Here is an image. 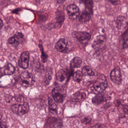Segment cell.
I'll return each instance as SVG.
<instances>
[{"mask_svg":"<svg viewBox=\"0 0 128 128\" xmlns=\"http://www.w3.org/2000/svg\"><path fill=\"white\" fill-rule=\"evenodd\" d=\"M107 86L108 81L106 77L104 75L102 74L95 81L93 86V90L94 93L98 94L103 92Z\"/></svg>","mask_w":128,"mask_h":128,"instance_id":"cell-1","label":"cell"},{"mask_svg":"<svg viewBox=\"0 0 128 128\" xmlns=\"http://www.w3.org/2000/svg\"><path fill=\"white\" fill-rule=\"evenodd\" d=\"M22 84L24 86H32L35 82V78L34 75L28 71L23 72L20 75Z\"/></svg>","mask_w":128,"mask_h":128,"instance_id":"cell-2","label":"cell"},{"mask_svg":"<svg viewBox=\"0 0 128 128\" xmlns=\"http://www.w3.org/2000/svg\"><path fill=\"white\" fill-rule=\"evenodd\" d=\"M72 36L82 44H86L90 39L91 36L86 32L74 31Z\"/></svg>","mask_w":128,"mask_h":128,"instance_id":"cell-3","label":"cell"},{"mask_svg":"<svg viewBox=\"0 0 128 128\" xmlns=\"http://www.w3.org/2000/svg\"><path fill=\"white\" fill-rule=\"evenodd\" d=\"M106 42V37L104 36L100 35L94 40L92 46L94 50L98 51L104 48Z\"/></svg>","mask_w":128,"mask_h":128,"instance_id":"cell-4","label":"cell"},{"mask_svg":"<svg viewBox=\"0 0 128 128\" xmlns=\"http://www.w3.org/2000/svg\"><path fill=\"white\" fill-rule=\"evenodd\" d=\"M110 78L112 81L117 85H120L122 83V78L120 70L116 68L112 70L110 73Z\"/></svg>","mask_w":128,"mask_h":128,"instance_id":"cell-5","label":"cell"},{"mask_svg":"<svg viewBox=\"0 0 128 128\" xmlns=\"http://www.w3.org/2000/svg\"><path fill=\"white\" fill-rule=\"evenodd\" d=\"M66 11L69 18L72 20H76L79 16V8L74 4H71L68 6Z\"/></svg>","mask_w":128,"mask_h":128,"instance_id":"cell-6","label":"cell"},{"mask_svg":"<svg viewBox=\"0 0 128 128\" xmlns=\"http://www.w3.org/2000/svg\"><path fill=\"white\" fill-rule=\"evenodd\" d=\"M30 53L28 52H24L21 54L18 62V65L20 67L24 69L28 68L30 61Z\"/></svg>","mask_w":128,"mask_h":128,"instance_id":"cell-7","label":"cell"},{"mask_svg":"<svg viewBox=\"0 0 128 128\" xmlns=\"http://www.w3.org/2000/svg\"><path fill=\"white\" fill-rule=\"evenodd\" d=\"M24 37V36L23 34L21 32L18 33L9 38L8 40V42L13 46L17 47L23 42Z\"/></svg>","mask_w":128,"mask_h":128,"instance_id":"cell-8","label":"cell"},{"mask_svg":"<svg viewBox=\"0 0 128 128\" xmlns=\"http://www.w3.org/2000/svg\"><path fill=\"white\" fill-rule=\"evenodd\" d=\"M65 14L63 11L60 10H57L56 12V23L54 28L59 29L61 27L65 20Z\"/></svg>","mask_w":128,"mask_h":128,"instance_id":"cell-9","label":"cell"},{"mask_svg":"<svg viewBox=\"0 0 128 128\" xmlns=\"http://www.w3.org/2000/svg\"><path fill=\"white\" fill-rule=\"evenodd\" d=\"M15 68L11 64H8L0 68L1 77L4 75H10L14 73Z\"/></svg>","mask_w":128,"mask_h":128,"instance_id":"cell-10","label":"cell"},{"mask_svg":"<svg viewBox=\"0 0 128 128\" xmlns=\"http://www.w3.org/2000/svg\"><path fill=\"white\" fill-rule=\"evenodd\" d=\"M108 96L105 95L102 92L98 94L92 98V102L95 105H99L108 100Z\"/></svg>","mask_w":128,"mask_h":128,"instance_id":"cell-11","label":"cell"},{"mask_svg":"<svg viewBox=\"0 0 128 128\" xmlns=\"http://www.w3.org/2000/svg\"><path fill=\"white\" fill-rule=\"evenodd\" d=\"M52 96L54 101L57 103H62L64 100V95L58 88H54L53 89Z\"/></svg>","mask_w":128,"mask_h":128,"instance_id":"cell-12","label":"cell"},{"mask_svg":"<svg viewBox=\"0 0 128 128\" xmlns=\"http://www.w3.org/2000/svg\"><path fill=\"white\" fill-rule=\"evenodd\" d=\"M55 48L59 52H63L67 48V43L64 38H60L58 40L55 45Z\"/></svg>","mask_w":128,"mask_h":128,"instance_id":"cell-13","label":"cell"},{"mask_svg":"<svg viewBox=\"0 0 128 128\" xmlns=\"http://www.w3.org/2000/svg\"><path fill=\"white\" fill-rule=\"evenodd\" d=\"M30 110V106L28 102H24L23 104H18L17 114L21 116L28 113Z\"/></svg>","mask_w":128,"mask_h":128,"instance_id":"cell-14","label":"cell"},{"mask_svg":"<svg viewBox=\"0 0 128 128\" xmlns=\"http://www.w3.org/2000/svg\"><path fill=\"white\" fill-rule=\"evenodd\" d=\"M116 23L119 29H122V28H127L128 30V21L124 16H120L118 17L116 20Z\"/></svg>","mask_w":128,"mask_h":128,"instance_id":"cell-15","label":"cell"},{"mask_svg":"<svg viewBox=\"0 0 128 128\" xmlns=\"http://www.w3.org/2000/svg\"><path fill=\"white\" fill-rule=\"evenodd\" d=\"M49 109L51 113L54 114H57V105L52 98H48Z\"/></svg>","mask_w":128,"mask_h":128,"instance_id":"cell-16","label":"cell"},{"mask_svg":"<svg viewBox=\"0 0 128 128\" xmlns=\"http://www.w3.org/2000/svg\"><path fill=\"white\" fill-rule=\"evenodd\" d=\"M91 16L90 14L88 11L83 12L79 17V21L82 23L88 22L90 20Z\"/></svg>","mask_w":128,"mask_h":128,"instance_id":"cell-17","label":"cell"},{"mask_svg":"<svg viewBox=\"0 0 128 128\" xmlns=\"http://www.w3.org/2000/svg\"><path fill=\"white\" fill-rule=\"evenodd\" d=\"M82 60L80 58H74L70 62V66L72 68H78L80 67L82 64Z\"/></svg>","mask_w":128,"mask_h":128,"instance_id":"cell-18","label":"cell"},{"mask_svg":"<svg viewBox=\"0 0 128 128\" xmlns=\"http://www.w3.org/2000/svg\"><path fill=\"white\" fill-rule=\"evenodd\" d=\"M56 78L57 80L62 82L66 78V72L63 70H60L56 74Z\"/></svg>","mask_w":128,"mask_h":128,"instance_id":"cell-19","label":"cell"},{"mask_svg":"<svg viewBox=\"0 0 128 128\" xmlns=\"http://www.w3.org/2000/svg\"><path fill=\"white\" fill-rule=\"evenodd\" d=\"M83 72L82 71L80 70H77V71L74 72L72 75V78L74 81L76 82L80 83L83 78Z\"/></svg>","mask_w":128,"mask_h":128,"instance_id":"cell-20","label":"cell"},{"mask_svg":"<svg viewBox=\"0 0 128 128\" xmlns=\"http://www.w3.org/2000/svg\"><path fill=\"white\" fill-rule=\"evenodd\" d=\"M52 71L51 69L46 71L44 79V83L45 85H48L50 84L52 79Z\"/></svg>","mask_w":128,"mask_h":128,"instance_id":"cell-21","label":"cell"},{"mask_svg":"<svg viewBox=\"0 0 128 128\" xmlns=\"http://www.w3.org/2000/svg\"><path fill=\"white\" fill-rule=\"evenodd\" d=\"M39 47L40 48V50L42 52V55H41V58L42 60L43 63H45L48 61V54L44 52L43 49V46H42V41L40 40L39 44Z\"/></svg>","mask_w":128,"mask_h":128,"instance_id":"cell-22","label":"cell"},{"mask_svg":"<svg viewBox=\"0 0 128 128\" xmlns=\"http://www.w3.org/2000/svg\"><path fill=\"white\" fill-rule=\"evenodd\" d=\"M86 9L90 13L92 12L93 1L92 0H82Z\"/></svg>","mask_w":128,"mask_h":128,"instance_id":"cell-23","label":"cell"},{"mask_svg":"<svg viewBox=\"0 0 128 128\" xmlns=\"http://www.w3.org/2000/svg\"><path fill=\"white\" fill-rule=\"evenodd\" d=\"M82 72L84 75L94 76L95 75V73L92 70V68L88 66H85L82 69Z\"/></svg>","mask_w":128,"mask_h":128,"instance_id":"cell-24","label":"cell"},{"mask_svg":"<svg viewBox=\"0 0 128 128\" xmlns=\"http://www.w3.org/2000/svg\"><path fill=\"white\" fill-rule=\"evenodd\" d=\"M75 98V101H82L84 100L86 98V95L84 92H82V93L79 92H77L73 94Z\"/></svg>","mask_w":128,"mask_h":128,"instance_id":"cell-25","label":"cell"},{"mask_svg":"<svg viewBox=\"0 0 128 128\" xmlns=\"http://www.w3.org/2000/svg\"><path fill=\"white\" fill-rule=\"evenodd\" d=\"M124 42L122 44L123 48H128V33L124 35Z\"/></svg>","mask_w":128,"mask_h":128,"instance_id":"cell-26","label":"cell"},{"mask_svg":"<svg viewBox=\"0 0 128 128\" xmlns=\"http://www.w3.org/2000/svg\"><path fill=\"white\" fill-rule=\"evenodd\" d=\"M18 104H14L11 107L12 110L16 114H18Z\"/></svg>","mask_w":128,"mask_h":128,"instance_id":"cell-27","label":"cell"},{"mask_svg":"<svg viewBox=\"0 0 128 128\" xmlns=\"http://www.w3.org/2000/svg\"><path fill=\"white\" fill-rule=\"evenodd\" d=\"M113 5H117L120 3V0H108Z\"/></svg>","mask_w":128,"mask_h":128,"instance_id":"cell-28","label":"cell"},{"mask_svg":"<svg viewBox=\"0 0 128 128\" xmlns=\"http://www.w3.org/2000/svg\"><path fill=\"white\" fill-rule=\"evenodd\" d=\"M12 96H6V98H5V100H6V102H10L12 100Z\"/></svg>","mask_w":128,"mask_h":128,"instance_id":"cell-29","label":"cell"},{"mask_svg":"<svg viewBox=\"0 0 128 128\" xmlns=\"http://www.w3.org/2000/svg\"><path fill=\"white\" fill-rule=\"evenodd\" d=\"M90 119H89V118H84L83 119V120H82V122L86 124H87L88 123L90 122Z\"/></svg>","mask_w":128,"mask_h":128,"instance_id":"cell-30","label":"cell"},{"mask_svg":"<svg viewBox=\"0 0 128 128\" xmlns=\"http://www.w3.org/2000/svg\"><path fill=\"white\" fill-rule=\"evenodd\" d=\"M58 4H62L64 3L66 0H55Z\"/></svg>","mask_w":128,"mask_h":128,"instance_id":"cell-31","label":"cell"},{"mask_svg":"<svg viewBox=\"0 0 128 128\" xmlns=\"http://www.w3.org/2000/svg\"><path fill=\"white\" fill-rule=\"evenodd\" d=\"M3 26V22L2 20V19H0V29H1V28H2Z\"/></svg>","mask_w":128,"mask_h":128,"instance_id":"cell-32","label":"cell"},{"mask_svg":"<svg viewBox=\"0 0 128 128\" xmlns=\"http://www.w3.org/2000/svg\"><path fill=\"white\" fill-rule=\"evenodd\" d=\"M124 111L126 113H128V107H126V106H124Z\"/></svg>","mask_w":128,"mask_h":128,"instance_id":"cell-33","label":"cell"}]
</instances>
